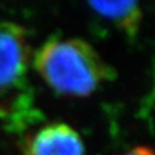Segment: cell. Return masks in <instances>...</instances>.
<instances>
[{
	"mask_svg": "<svg viewBox=\"0 0 155 155\" xmlns=\"http://www.w3.org/2000/svg\"><path fill=\"white\" fill-rule=\"evenodd\" d=\"M34 65L57 93L87 96L114 71L88 43L79 39H51L36 52Z\"/></svg>",
	"mask_w": 155,
	"mask_h": 155,
	"instance_id": "cell-1",
	"label": "cell"
},
{
	"mask_svg": "<svg viewBox=\"0 0 155 155\" xmlns=\"http://www.w3.org/2000/svg\"><path fill=\"white\" fill-rule=\"evenodd\" d=\"M25 32L13 23H0V89L19 85L26 74Z\"/></svg>",
	"mask_w": 155,
	"mask_h": 155,
	"instance_id": "cell-2",
	"label": "cell"
},
{
	"mask_svg": "<svg viewBox=\"0 0 155 155\" xmlns=\"http://www.w3.org/2000/svg\"><path fill=\"white\" fill-rule=\"evenodd\" d=\"M25 151L26 155H84V145L69 125L54 123L28 137Z\"/></svg>",
	"mask_w": 155,
	"mask_h": 155,
	"instance_id": "cell-3",
	"label": "cell"
},
{
	"mask_svg": "<svg viewBox=\"0 0 155 155\" xmlns=\"http://www.w3.org/2000/svg\"><path fill=\"white\" fill-rule=\"evenodd\" d=\"M89 7L101 17L110 19L123 28L129 36H134L141 22V9L137 2H91Z\"/></svg>",
	"mask_w": 155,
	"mask_h": 155,
	"instance_id": "cell-4",
	"label": "cell"
},
{
	"mask_svg": "<svg viewBox=\"0 0 155 155\" xmlns=\"http://www.w3.org/2000/svg\"><path fill=\"white\" fill-rule=\"evenodd\" d=\"M124 155H154V154H153L151 149L145 147V146H138V147L132 149L130 151H128L127 154H124Z\"/></svg>",
	"mask_w": 155,
	"mask_h": 155,
	"instance_id": "cell-5",
	"label": "cell"
}]
</instances>
